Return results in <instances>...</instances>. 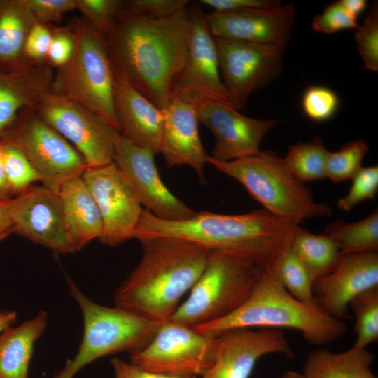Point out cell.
<instances>
[{
	"mask_svg": "<svg viewBox=\"0 0 378 378\" xmlns=\"http://www.w3.org/2000/svg\"><path fill=\"white\" fill-rule=\"evenodd\" d=\"M188 34V8L155 18L123 5L105 36L115 80L164 109L186 65Z\"/></svg>",
	"mask_w": 378,
	"mask_h": 378,
	"instance_id": "cell-1",
	"label": "cell"
},
{
	"mask_svg": "<svg viewBox=\"0 0 378 378\" xmlns=\"http://www.w3.org/2000/svg\"><path fill=\"white\" fill-rule=\"evenodd\" d=\"M299 224L264 209L243 214L199 211L182 220H167L144 209L133 239L176 237L268 269L290 246Z\"/></svg>",
	"mask_w": 378,
	"mask_h": 378,
	"instance_id": "cell-2",
	"label": "cell"
},
{
	"mask_svg": "<svg viewBox=\"0 0 378 378\" xmlns=\"http://www.w3.org/2000/svg\"><path fill=\"white\" fill-rule=\"evenodd\" d=\"M141 243L142 258L116 290L115 306L164 323L202 273L210 251L176 237Z\"/></svg>",
	"mask_w": 378,
	"mask_h": 378,
	"instance_id": "cell-3",
	"label": "cell"
},
{
	"mask_svg": "<svg viewBox=\"0 0 378 378\" xmlns=\"http://www.w3.org/2000/svg\"><path fill=\"white\" fill-rule=\"evenodd\" d=\"M290 328L298 330L310 344H330L347 331L346 324L325 313L316 303L292 296L269 269L262 270L251 293L236 311L216 321L193 327L216 337L232 328Z\"/></svg>",
	"mask_w": 378,
	"mask_h": 378,
	"instance_id": "cell-4",
	"label": "cell"
},
{
	"mask_svg": "<svg viewBox=\"0 0 378 378\" xmlns=\"http://www.w3.org/2000/svg\"><path fill=\"white\" fill-rule=\"evenodd\" d=\"M206 163L239 181L264 209L279 218L300 224L332 213L330 206L314 200L310 190L293 176L283 158L273 150H260L253 155L226 162L208 155Z\"/></svg>",
	"mask_w": 378,
	"mask_h": 378,
	"instance_id": "cell-5",
	"label": "cell"
},
{
	"mask_svg": "<svg viewBox=\"0 0 378 378\" xmlns=\"http://www.w3.org/2000/svg\"><path fill=\"white\" fill-rule=\"evenodd\" d=\"M69 27L75 38L74 52L66 65L55 70L50 92L83 104L120 133L106 38L82 17H76Z\"/></svg>",
	"mask_w": 378,
	"mask_h": 378,
	"instance_id": "cell-6",
	"label": "cell"
},
{
	"mask_svg": "<svg viewBox=\"0 0 378 378\" xmlns=\"http://www.w3.org/2000/svg\"><path fill=\"white\" fill-rule=\"evenodd\" d=\"M68 284L82 311L84 333L77 354L54 378H73L85 365L104 356L141 350L162 323L116 306L98 304L69 279Z\"/></svg>",
	"mask_w": 378,
	"mask_h": 378,
	"instance_id": "cell-7",
	"label": "cell"
},
{
	"mask_svg": "<svg viewBox=\"0 0 378 378\" xmlns=\"http://www.w3.org/2000/svg\"><path fill=\"white\" fill-rule=\"evenodd\" d=\"M262 270L249 261L210 251L202 273L169 321L193 328L226 317L247 300Z\"/></svg>",
	"mask_w": 378,
	"mask_h": 378,
	"instance_id": "cell-8",
	"label": "cell"
},
{
	"mask_svg": "<svg viewBox=\"0 0 378 378\" xmlns=\"http://www.w3.org/2000/svg\"><path fill=\"white\" fill-rule=\"evenodd\" d=\"M0 139L19 148L39 174L42 185L55 191L66 181L82 176L88 168L80 153L38 115L35 107L20 110Z\"/></svg>",
	"mask_w": 378,
	"mask_h": 378,
	"instance_id": "cell-9",
	"label": "cell"
},
{
	"mask_svg": "<svg viewBox=\"0 0 378 378\" xmlns=\"http://www.w3.org/2000/svg\"><path fill=\"white\" fill-rule=\"evenodd\" d=\"M216 337L172 321L161 324L149 344L130 354V361L150 372L196 378L214 361Z\"/></svg>",
	"mask_w": 378,
	"mask_h": 378,
	"instance_id": "cell-10",
	"label": "cell"
},
{
	"mask_svg": "<svg viewBox=\"0 0 378 378\" xmlns=\"http://www.w3.org/2000/svg\"><path fill=\"white\" fill-rule=\"evenodd\" d=\"M35 109L46 123L80 153L88 167L113 162L115 141L120 133L89 108L48 92Z\"/></svg>",
	"mask_w": 378,
	"mask_h": 378,
	"instance_id": "cell-11",
	"label": "cell"
},
{
	"mask_svg": "<svg viewBox=\"0 0 378 378\" xmlns=\"http://www.w3.org/2000/svg\"><path fill=\"white\" fill-rule=\"evenodd\" d=\"M214 40L222 82L230 104L239 111L253 92L280 76L284 50L233 39Z\"/></svg>",
	"mask_w": 378,
	"mask_h": 378,
	"instance_id": "cell-12",
	"label": "cell"
},
{
	"mask_svg": "<svg viewBox=\"0 0 378 378\" xmlns=\"http://www.w3.org/2000/svg\"><path fill=\"white\" fill-rule=\"evenodd\" d=\"M188 56L172 99L192 105L212 101L232 106L220 77L215 40L206 14L199 4H195L188 8Z\"/></svg>",
	"mask_w": 378,
	"mask_h": 378,
	"instance_id": "cell-13",
	"label": "cell"
},
{
	"mask_svg": "<svg viewBox=\"0 0 378 378\" xmlns=\"http://www.w3.org/2000/svg\"><path fill=\"white\" fill-rule=\"evenodd\" d=\"M155 155L134 145L120 134L115 139L113 162L144 209L167 220L192 217L195 211L177 198L162 181L155 163Z\"/></svg>",
	"mask_w": 378,
	"mask_h": 378,
	"instance_id": "cell-14",
	"label": "cell"
},
{
	"mask_svg": "<svg viewBox=\"0 0 378 378\" xmlns=\"http://www.w3.org/2000/svg\"><path fill=\"white\" fill-rule=\"evenodd\" d=\"M82 176L99 211L102 243L115 246L133 239L144 209L115 164L88 167Z\"/></svg>",
	"mask_w": 378,
	"mask_h": 378,
	"instance_id": "cell-15",
	"label": "cell"
},
{
	"mask_svg": "<svg viewBox=\"0 0 378 378\" xmlns=\"http://www.w3.org/2000/svg\"><path fill=\"white\" fill-rule=\"evenodd\" d=\"M13 233L58 253L76 251L66 224L58 192L32 186L8 200Z\"/></svg>",
	"mask_w": 378,
	"mask_h": 378,
	"instance_id": "cell-16",
	"label": "cell"
},
{
	"mask_svg": "<svg viewBox=\"0 0 378 378\" xmlns=\"http://www.w3.org/2000/svg\"><path fill=\"white\" fill-rule=\"evenodd\" d=\"M273 354L294 356L279 329L232 328L216 337L212 365L202 378H249L258 360Z\"/></svg>",
	"mask_w": 378,
	"mask_h": 378,
	"instance_id": "cell-17",
	"label": "cell"
},
{
	"mask_svg": "<svg viewBox=\"0 0 378 378\" xmlns=\"http://www.w3.org/2000/svg\"><path fill=\"white\" fill-rule=\"evenodd\" d=\"M295 17L296 10L292 4L206 14L214 38L271 46L282 50L290 39Z\"/></svg>",
	"mask_w": 378,
	"mask_h": 378,
	"instance_id": "cell-18",
	"label": "cell"
},
{
	"mask_svg": "<svg viewBox=\"0 0 378 378\" xmlns=\"http://www.w3.org/2000/svg\"><path fill=\"white\" fill-rule=\"evenodd\" d=\"M192 106L198 121L215 137L210 157L218 161H230L258 153L262 139L278 122L276 120L246 116L232 106L218 102H203Z\"/></svg>",
	"mask_w": 378,
	"mask_h": 378,
	"instance_id": "cell-19",
	"label": "cell"
},
{
	"mask_svg": "<svg viewBox=\"0 0 378 378\" xmlns=\"http://www.w3.org/2000/svg\"><path fill=\"white\" fill-rule=\"evenodd\" d=\"M378 287V252L341 254L335 268L313 283L316 304L325 313L342 320L349 316L351 301Z\"/></svg>",
	"mask_w": 378,
	"mask_h": 378,
	"instance_id": "cell-20",
	"label": "cell"
},
{
	"mask_svg": "<svg viewBox=\"0 0 378 378\" xmlns=\"http://www.w3.org/2000/svg\"><path fill=\"white\" fill-rule=\"evenodd\" d=\"M160 153L168 168L188 165L204 181V171L208 155L202 146L198 119L192 104L172 99L163 109Z\"/></svg>",
	"mask_w": 378,
	"mask_h": 378,
	"instance_id": "cell-21",
	"label": "cell"
},
{
	"mask_svg": "<svg viewBox=\"0 0 378 378\" xmlns=\"http://www.w3.org/2000/svg\"><path fill=\"white\" fill-rule=\"evenodd\" d=\"M113 101L120 134L134 145L159 153L163 110L118 80H115Z\"/></svg>",
	"mask_w": 378,
	"mask_h": 378,
	"instance_id": "cell-22",
	"label": "cell"
},
{
	"mask_svg": "<svg viewBox=\"0 0 378 378\" xmlns=\"http://www.w3.org/2000/svg\"><path fill=\"white\" fill-rule=\"evenodd\" d=\"M54 74L47 63L0 66V135L20 110L35 107L50 92Z\"/></svg>",
	"mask_w": 378,
	"mask_h": 378,
	"instance_id": "cell-23",
	"label": "cell"
},
{
	"mask_svg": "<svg viewBox=\"0 0 378 378\" xmlns=\"http://www.w3.org/2000/svg\"><path fill=\"white\" fill-rule=\"evenodd\" d=\"M64 218L76 250L99 239L102 222L94 198L83 176L64 182L58 190Z\"/></svg>",
	"mask_w": 378,
	"mask_h": 378,
	"instance_id": "cell-24",
	"label": "cell"
},
{
	"mask_svg": "<svg viewBox=\"0 0 378 378\" xmlns=\"http://www.w3.org/2000/svg\"><path fill=\"white\" fill-rule=\"evenodd\" d=\"M47 323V313L41 312L34 318L0 334V378H28L34 343Z\"/></svg>",
	"mask_w": 378,
	"mask_h": 378,
	"instance_id": "cell-25",
	"label": "cell"
},
{
	"mask_svg": "<svg viewBox=\"0 0 378 378\" xmlns=\"http://www.w3.org/2000/svg\"><path fill=\"white\" fill-rule=\"evenodd\" d=\"M373 361L366 348L353 346L340 353L322 348L309 353L303 374L306 378H377L371 370Z\"/></svg>",
	"mask_w": 378,
	"mask_h": 378,
	"instance_id": "cell-26",
	"label": "cell"
},
{
	"mask_svg": "<svg viewBox=\"0 0 378 378\" xmlns=\"http://www.w3.org/2000/svg\"><path fill=\"white\" fill-rule=\"evenodd\" d=\"M35 22L24 0H0V66L30 62L24 57V48Z\"/></svg>",
	"mask_w": 378,
	"mask_h": 378,
	"instance_id": "cell-27",
	"label": "cell"
},
{
	"mask_svg": "<svg viewBox=\"0 0 378 378\" xmlns=\"http://www.w3.org/2000/svg\"><path fill=\"white\" fill-rule=\"evenodd\" d=\"M290 248L307 270L313 283L331 272L341 256L337 245L326 233L316 234L300 226Z\"/></svg>",
	"mask_w": 378,
	"mask_h": 378,
	"instance_id": "cell-28",
	"label": "cell"
},
{
	"mask_svg": "<svg viewBox=\"0 0 378 378\" xmlns=\"http://www.w3.org/2000/svg\"><path fill=\"white\" fill-rule=\"evenodd\" d=\"M325 233L335 241L341 254L377 251V209L357 222L335 221L326 228Z\"/></svg>",
	"mask_w": 378,
	"mask_h": 378,
	"instance_id": "cell-29",
	"label": "cell"
},
{
	"mask_svg": "<svg viewBox=\"0 0 378 378\" xmlns=\"http://www.w3.org/2000/svg\"><path fill=\"white\" fill-rule=\"evenodd\" d=\"M329 150L321 138L298 142L289 147L284 162L293 176L304 183L326 178V165Z\"/></svg>",
	"mask_w": 378,
	"mask_h": 378,
	"instance_id": "cell-30",
	"label": "cell"
},
{
	"mask_svg": "<svg viewBox=\"0 0 378 378\" xmlns=\"http://www.w3.org/2000/svg\"><path fill=\"white\" fill-rule=\"evenodd\" d=\"M268 269L295 298L305 303H316L311 276L290 247L280 253Z\"/></svg>",
	"mask_w": 378,
	"mask_h": 378,
	"instance_id": "cell-31",
	"label": "cell"
},
{
	"mask_svg": "<svg viewBox=\"0 0 378 378\" xmlns=\"http://www.w3.org/2000/svg\"><path fill=\"white\" fill-rule=\"evenodd\" d=\"M355 316L356 347L366 348L378 340V287L356 296L349 304Z\"/></svg>",
	"mask_w": 378,
	"mask_h": 378,
	"instance_id": "cell-32",
	"label": "cell"
},
{
	"mask_svg": "<svg viewBox=\"0 0 378 378\" xmlns=\"http://www.w3.org/2000/svg\"><path fill=\"white\" fill-rule=\"evenodd\" d=\"M1 140V152L6 181L13 197L41 181V176L25 155L16 146Z\"/></svg>",
	"mask_w": 378,
	"mask_h": 378,
	"instance_id": "cell-33",
	"label": "cell"
},
{
	"mask_svg": "<svg viewBox=\"0 0 378 378\" xmlns=\"http://www.w3.org/2000/svg\"><path fill=\"white\" fill-rule=\"evenodd\" d=\"M368 151V144L362 139L345 144L337 151H329L326 165V178L337 183L352 179L363 167V161Z\"/></svg>",
	"mask_w": 378,
	"mask_h": 378,
	"instance_id": "cell-34",
	"label": "cell"
},
{
	"mask_svg": "<svg viewBox=\"0 0 378 378\" xmlns=\"http://www.w3.org/2000/svg\"><path fill=\"white\" fill-rule=\"evenodd\" d=\"M340 104L338 94L329 88L321 85L309 86L302 97V108L305 115L315 122L331 119Z\"/></svg>",
	"mask_w": 378,
	"mask_h": 378,
	"instance_id": "cell-35",
	"label": "cell"
},
{
	"mask_svg": "<svg viewBox=\"0 0 378 378\" xmlns=\"http://www.w3.org/2000/svg\"><path fill=\"white\" fill-rule=\"evenodd\" d=\"M354 40L363 63L370 71H378V5L374 3L363 24L355 29Z\"/></svg>",
	"mask_w": 378,
	"mask_h": 378,
	"instance_id": "cell-36",
	"label": "cell"
},
{
	"mask_svg": "<svg viewBox=\"0 0 378 378\" xmlns=\"http://www.w3.org/2000/svg\"><path fill=\"white\" fill-rule=\"evenodd\" d=\"M76 4L81 17L105 37L123 7L124 1L76 0Z\"/></svg>",
	"mask_w": 378,
	"mask_h": 378,
	"instance_id": "cell-37",
	"label": "cell"
},
{
	"mask_svg": "<svg viewBox=\"0 0 378 378\" xmlns=\"http://www.w3.org/2000/svg\"><path fill=\"white\" fill-rule=\"evenodd\" d=\"M351 180L349 191L337 201V207L345 212L363 200L374 198L378 190L377 165L363 167Z\"/></svg>",
	"mask_w": 378,
	"mask_h": 378,
	"instance_id": "cell-38",
	"label": "cell"
},
{
	"mask_svg": "<svg viewBox=\"0 0 378 378\" xmlns=\"http://www.w3.org/2000/svg\"><path fill=\"white\" fill-rule=\"evenodd\" d=\"M359 24L344 8L341 1L326 5L323 11L314 16L312 27L314 31L335 34L346 29H356Z\"/></svg>",
	"mask_w": 378,
	"mask_h": 378,
	"instance_id": "cell-39",
	"label": "cell"
},
{
	"mask_svg": "<svg viewBox=\"0 0 378 378\" xmlns=\"http://www.w3.org/2000/svg\"><path fill=\"white\" fill-rule=\"evenodd\" d=\"M52 31L46 63L57 69L66 65L71 59L75 50V38L69 26L52 24Z\"/></svg>",
	"mask_w": 378,
	"mask_h": 378,
	"instance_id": "cell-40",
	"label": "cell"
},
{
	"mask_svg": "<svg viewBox=\"0 0 378 378\" xmlns=\"http://www.w3.org/2000/svg\"><path fill=\"white\" fill-rule=\"evenodd\" d=\"M37 22L52 24L76 10V0H24Z\"/></svg>",
	"mask_w": 378,
	"mask_h": 378,
	"instance_id": "cell-41",
	"label": "cell"
},
{
	"mask_svg": "<svg viewBox=\"0 0 378 378\" xmlns=\"http://www.w3.org/2000/svg\"><path fill=\"white\" fill-rule=\"evenodd\" d=\"M52 35V24L36 22L25 41L24 55L26 59L37 64L46 63Z\"/></svg>",
	"mask_w": 378,
	"mask_h": 378,
	"instance_id": "cell-42",
	"label": "cell"
},
{
	"mask_svg": "<svg viewBox=\"0 0 378 378\" xmlns=\"http://www.w3.org/2000/svg\"><path fill=\"white\" fill-rule=\"evenodd\" d=\"M188 0H128L125 7L155 18L171 16L186 8Z\"/></svg>",
	"mask_w": 378,
	"mask_h": 378,
	"instance_id": "cell-43",
	"label": "cell"
},
{
	"mask_svg": "<svg viewBox=\"0 0 378 378\" xmlns=\"http://www.w3.org/2000/svg\"><path fill=\"white\" fill-rule=\"evenodd\" d=\"M200 2L214 8V11L266 8L281 4L276 0H200Z\"/></svg>",
	"mask_w": 378,
	"mask_h": 378,
	"instance_id": "cell-44",
	"label": "cell"
},
{
	"mask_svg": "<svg viewBox=\"0 0 378 378\" xmlns=\"http://www.w3.org/2000/svg\"><path fill=\"white\" fill-rule=\"evenodd\" d=\"M111 363L115 372V378H192L168 376L152 372L135 364L127 363L119 358L112 359Z\"/></svg>",
	"mask_w": 378,
	"mask_h": 378,
	"instance_id": "cell-45",
	"label": "cell"
},
{
	"mask_svg": "<svg viewBox=\"0 0 378 378\" xmlns=\"http://www.w3.org/2000/svg\"><path fill=\"white\" fill-rule=\"evenodd\" d=\"M341 3L345 10L356 20L368 5V1L365 0H341Z\"/></svg>",
	"mask_w": 378,
	"mask_h": 378,
	"instance_id": "cell-46",
	"label": "cell"
},
{
	"mask_svg": "<svg viewBox=\"0 0 378 378\" xmlns=\"http://www.w3.org/2000/svg\"><path fill=\"white\" fill-rule=\"evenodd\" d=\"M8 200H0V230H11L13 223L9 216Z\"/></svg>",
	"mask_w": 378,
	"mask_h": 378,
	"instance_id": "cell-47",
	"label": "cell"
},
{
	"mask_svg": "<svg viewBox=\"0 0 378 378\" xmlns=\"http://www.w3.org/2000/svg\"><path fill=\"white\" fill-rule=\"evenodd\" d=\"M13 195L10 191L3 165L2 156L1 152V140H0V200H8L13 198Z\"/></svg>",
	"mask_w": 378,
	"mask_h": 378,
	"instance_id": "cell-48",
	"label": "cell"
},
{
	"mask_svg": "<svg viewBox=\"0 0 378 378\" xmlns=\"http://www.w3.org/2000/svg\"><path fill=\"white\" fill-rule=\"evenodd\" d=\"M17 314L13 311L0 312V334L16 322Z\"/></svg>",
	"mask_w": 378,
	"mask_h": 378,
	"instance_id": "cell-49",
	"label": "cell"
},
{
	"mask_svg": "<svg viewBox=\"0 0 378 378\" xmlns=\"http://www.w3.org/2000/svg\"><path fill=\"white\" fill-rule=\"evenodd\" d=\"M281 378H306L303 374L295 371H288L284 373Z\"/></svg>",
	"mask_w": 378,
	"mask_h": 378,
	"instance_id": "cell-50",
	"label": "cell"
},
{
	"mask_svg": "<svg viewBox=\"0 0 378 378\" xmlns=\"http://www.w3.org/2000/svg\"><path fill=\"white\" fill-rule=\"evenodd\" d=\"M12 233L11 230H0V242Z\"/></svg>",
	"mask_w": 378,
	"mask_h": 378,
	"instance_id": "cell-51",
	"label": "cell"
}]
</instances>
